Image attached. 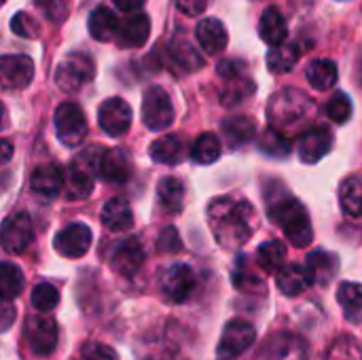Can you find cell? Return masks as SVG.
<instances>
[{
    "label": "cell",
    "mask_w": 362,
    "mask_h": 360,
    "mask_svg": "<svg viewBox=\"0 0 362 360\" xmlns=\"http://www.w3.org/2000/svg\"><path fill=\"white\" fill-rule=\"evenodd\" d=\"M93 76H95V62L89 53L83 51L68 53L55 70V83L66 93L81 91L85 85L93 81Z\"/></svg>",
    "instance_id": "cell-5"
},
{
    "label": "cell",
    "mask_w": 362,
    "mask_h": 360,
    "mask_svg": "<svg viewBox=\"0 0 362 360\" xmlns=\"http://www.w3.org/2000/svg\"><path fill=\"white\" fill-rule=\"evenodd\" d=\"M119 23L121 19L108 6H95L89 15V34L100 42H108L117 38Z\"/></svg>",
    "instance_id": "cell-26"
},
{
    "label": "cell",
    "mask_w": 362,
    "mask_h": 360,
    "mask_svg": "<svg viewBox=\"0 0 362 360\" xmlns=\"http://www.w3.org/2000/svg\"><path fill=\"white\" fill-rule=\"evenodd\" d=\"M64 187V172L57 163H42L32 174V191L45 199H55Z\"/></svg>",
    "instance_id": "cell-20"
},
{
    "label": "cell",
    "mask_w": 362,
    "mask_h": 360,
    "mask_svg": "<svg viewBox=\"0 0 362 360\" xmlns=\"http://www.w3.org/2000/svg\"><path fill=\"white\" fill-rule=\"evenodd\" d=\"M23 335H25L30 350L38 356L53 354V350L57 348V339H59L57 323L51 316H30L25 320Z\"/></svg>",
    "instance_id": "cell-10"
},
{
    "label": "cell",
    "mask_w": 362,
    "mask_h": 360,
    "mask_svg": "<svg viewBox=\"0 0 362 360\" xmlns=\"http://www.w3.org/2000/svg\"><path fill=\"white\" fill-rule=\"evenodd\" d=\"M337 301L346 316H356L362 312V284L358 282H341L337 289Z\"/></svg>",
    "instance_id": "cell-38"
},
{
    "label": "cell",
    "mask_w": 362,
    "mask_h": 360,
    "mask_svg": "<svg viewBox=\"0 0 362 360\" xmlns=\"http://www.w3.org/2000/svg\"><path fill=\"white\" fill-rule=\"evenodd\" d=\"M259 36L269 47H276V45H282L288 40V25H286V19L282 17L280 8L269 6L263 11V15L259 19Z\"/></svg>",
    "instance_id": "cell-24"
},
{
    "label": "cell",
    "mask_w": 362,
    "mask_h": 360,
    "mask_svg": "<svg viewBox=\"0 0 362 360\" xmlns=\"http://www.w3.org/2000/svg\"><path fill=\"white\" fill-rule=\"evenodd\" d=\"M278 289L286 295V297H297L301 293H305L312 284H314V278L310 274V269L305 265H297V263H291V265H282L278 269Z\"/></svg>",
    "instance_id": "cell-22"
},
{
    "label": "cell",
    "mask_w": 362,
    "mask_h": 360,
    "mask_svg": "<svg viewBox=\"0 0 362 360\" xmlns=\"http://www.w3.org/2000/svg\"><path fill=\"white\" fill-rule=\"evenodd\" d=\"M144 2L146 0H112V4L119 11H123V13H136V11H140L144 6Z\"/></svg>",
    "instance_id": "cell-51"
},
{
    "label": "cell",
    "mask_w": 362,
    "mask_h": 360,
    "mask_svg": "<svg viewBox=\"0 0 362 360\" xmlns=\"http://www.w3.org/2000/svg\"><path fill=\"white\" fill-rule=\"evenodd\" d=\"M339 204L348 216H362V176H350L339 187Z\"/></svg>",
    "instance_id": "cell-33"
},
{
    "label": "cell",
    "mask_w": 362,
    "mask_h": 360,
    "mask_svg": "<svg viewBox=\"0 0 362 360\" xmlns=\"http://www.w3.org/2000/svg\"><path fill=\"white\" fill-rule=\"evenodd\" d=\"M176 6L185 15L195 17V15H202L204 13V8L208 6V0H176Z\"/></svg>",
    "instance_id": "cell-49"
},
{
    "label": "cell",
    "mask_w": 362,
    "mask_h": 360,
    "mask_svg": "<svg viewBox=\"0 0 362 360\" xmlns=\"http://www.w3.org/2000/svg\"><path fill=\"white\" fill-rule=\"evenodd\" d=\"M191 157L199 166H210V163L218 161V157H221V140L216 138V134H212V132L202 134L193 144Z\"/></svg>",
    "instance_id": "cell-36"
},
{
    "label": "cell",
    "mask_w": 362,
    "mask_h": 360,
    "mask_svg": "<svg viewBox=\"0 0 362 360\" xmlns=\"http://www.w3.org/2000/svg\"><path fill=\"white\" fill-rule=\"evenodd\" d=\"M36 6L42 11L45 19H49L53 23H62L68 15L66 0H36Z\"/></svg>",
    "instance_id": "cell-45"
},
{
    "label": "cell",
    "mask_w": 362,
    "mask_h": 360,
    "mask_svg": "<svg viewBox=\"0 0 362 360\" xmlns=\"http://www.w3.org/2000/svg\"><path fill=\"white\" fill-rule=\"evenodd\" d=\"M265 360H308L310 346L297 333H276L265 344Z\"/></svg>",
    "instance_id": "cell-14"
},
{
    "label": "cell",
    "mask_w": 362,
    "mask_h": 360,
    "mask_svg": "<svg viewBox=\"0 0 362 360\" xmlns=\"http://www.w3.org/2000/svg\"><path fill=\"white\" fill-rule=\"evenodd\" d=\"M195 36L199 47L208 53V55H216L227 47V28L223 25V21L214 19V17H206L197 23L195 28Z\"/></svg>",
    "instance_id": "cell-21"
},
{
    "label": "cell",
    "mask_w": 362,
    "mask_h": 360,
    "mask_svg": "<svg viewBox=\"0 0 362 360\" xmlns=\"http://www.w3.org/2000/svg\"><path fill=\"white\" fill-rule=\"evenodd\" d=\"M4 2H6V0H0V6H2V4H4Z\"/></svg>",
    "instance_id": "cell-54"
},
{
    "label": "cell",
    "mask_w": 362,
    "mask_h": 360,
    "mask_svg": "<svg viewBox=\"0 0 362 360\" xmlns=\"http://www.w3.org/2000/svg\"><path fill=\"white\" fill-rule=\"evenodd\" d=\"M34 240V227L25 212L8 214L0 225V246L8 255H21Z\"/></svg>",
    "instance_id": "cell-8"
},
{
    "label": "cell",
    "mask_w": 362,
    "mask_h": 360,
    "mask_svg": "<svg viewBox=\"0 0 362 360\" xmlns=\"http://www.w3.org/2000/svg\"><path fill=\"white\" fill-rule=\"evenodd\" d=\"M244 70H246V64L240 62V59H223V62L216 66V72H218L223 79L240 76V74H244Z\"/></svg>",
    "instance_id": "cell-48"
},
{
    "label": "cell",
    "mask_w": 362,
    "mask_h": 360,
    "mask_svg": "<svg viewBox=\"0 0 362 360\" xmlns=\"http://www.w3.org/2000/svg\"><path fill=\"white\" fill-rule=\"evenodd\" d=\"M225 81H227V87L221 93V102L225 106H238L240 102H244L255 91V83L250 79H246V74L225 79Z\"/></svg>",
    "instance_id": "cell-37"
},
{
    "label": "cell",
    "mask_w": 362,
    "mask_h": 360,
    "mask_svg": "<svg viewBox=\"0 0 362 360\" xmlns=\"http://www.w3.org/2000/svg\"><path fill=\"white\" fill-rule=\"evenodd\" d=\"M151 159L163 166H176L185 159V144L178 136H163L148 149Z\"/></svg>",
    "instance_id": "cell-29"
},
{
    "label": "cell",
    "mask_w": 362,
    "mask_h": 360,
    "mask_svg": "<svg viewBox=\"0 0 362 360\" xmlns=\"http://www.w3.org/2000/svg\"><path fill=\"white\" fill-rule=\"evenodd\" d=\"M132 108L125 100L121 98H108L102 102L100 110H98V123L102 127V132H106L108 136H123L127 134V129L132 127Z\"/></svg>",
    "instance_id": "cell-12"
},
{
    "label": "cell",
    "mask_w": 362,
    "mask_h": 360,
    "mask_svg": "<svg viewBox=\"0 0 362 360\" xmlns=\"http://www.w3.org/2000/svg\"><path fill=\"white\" fill-rule=\"evenodd\" d=\"M157 248L161 252H178L182 250V242H180V236L174 227H165L161 233H159V240H157Z\"/></svg>",
    "instance_id": "cell-46"
},
{
    "label": "cell",
    "mask_w": 362,
    "mask_h": 360,
    "mask_svg": "<svg viewBox=\"0 0 362 360\" xmlns=\"http://www.w3.org/2000/svg\"><path fill=\"white\" fill-rule=\"evenodd\" d=\"M104 149L89 146L81 155L72 159L66 172V195L68 199H85L93 191V182L100 176V161H102Z\"/></svg>",
    "instance_id": "cell-3"
},
{
    "label": "cell",
    "mask_w": 362,
    "mask_h": 360,
    "mask_svg": "<svg viewBox=\"0 0 362 360\" xmlns=\"http://www.w3.org/2000/svg\"><path fill=\"white\" fill-rule=\"evenodd\" d=\"M81 360H119L117 352L106 344H87L83 348Z\"/></svg>",
    "instance_id": "cell-47"
},
{
    "label": "cell",
    "mask_w": 362,
    "mask_h": 360,
    "mask_svg": "<svg viewBox=\"0 0 362 360\" xmlns=\"http://www.w3.org/2000/svg\"><path fill=\"white\" fill-rule=\"evenodd\" d=\"M142 263H144V248L138 238H127L125 242H121L110 257V267L125 278L138 274Z\"/></svg>",
    "instance_id": "cell-17"
},
{
    "label": "cell",
    "mask_w": 362,
    "mask_h": 360,
    "mask_svg": "<svg viewBox=\"0 0 362 360\" xmlns=\"http://www.w3.org/2000/svg\"><path fill=\"white\" fill-rule=\"evenodd\" d=\"M151 34V19L146 13H136L119 23L117 32V42L123 49H138L146 42Z\"/></svg>",
    "instance_id": "cell-18"
},
{
    "label": "cell",
    "mask_w": 362,
    "mask_h": 360,
    "mask_svg": "<svg viewBox=\"0 0 362 360\" xmlns=\"http://www.w3.org/2000/svg\"><path fill=\"white\" fill-rule=\"evenodd\" d=\"M168 64L178 72V74H187V72H195L204 66V57L195 51V47L189 40L182 38H174L168 45Z\"/></svg>",
    "instance_id": "cell-19"
},
{
    "label": "cell",
    "mask_w": 362,
    "mask_h": 360,
    "mask_svg": "<svg viewBox=\"0 0 362 360\" xmlns=\"http://www.w3.org/2000/svg\"><path fill=\"white\" fill-rule=\"evenodd\" d=\"M53 246L62 257L78 259L91 248V229L85 223H70L55 236Z\"/></svg>",
    "instance_id": "cell-15"
},
{
    "label": "cell",
    "mask_w": 362,
    "mask_h": 360,
    "mask_svg": "<svg viewBox=\"0 0 362 360\" xmlns=\"http://www.w3.org/2000/svg\"><path fill=\"white\" fill-rule=\"evenodd\" d=\"M208 223L223 248H240L257 229V212L244 199L216 197L208 206Z\"/></svg>",
    "instance_id": "cell-1"
},
{
    "label": "cell",
    "mask_w": 362,
    "mask_h": 360,
    "mask_svg": "<svg viewBox=\"0 0 362 360\" xmlns=\"http://www.w3.org/2000/svg\"><path fill=\"white\" fill-rule=\"evenodd\" d=\"M305 79L308 83L318 89V91H329L331 87L337 85L339 72H337V64L333 59H314L305 66Z\"/></svg>",
    "instance_id": "cell-27"
},
{
    "label": "cell",
    "mask_w": 362,
    "mask_h": 360,
    "mask_svg": "<svg viewBox=\"0 0 362 360\" xmlns=\"http://www.w3.org/2000/svg\"><path fill=\"white\" fill-rule=\"evenodd\" d=\"M327 115L331 117V121L344 125V123L352 117V100H350V95L344 93V91H337V93L329 100Z\"/></svg>",
    "instance_id": "cell-41"
},
{
    "label": "cell",
    "mask_w": 362,
    "mask_h": 360,
    "mask_svg": "<svg viewBox=\"0 0 362 360\" xmlns=\"http://www.w3.org/2000/svg\"><path fill=\"white\" fill-rule=\"evenodd\" d=\"M223 134L231 149H240L255 138L257 125L250 117H231L223 121Z\"/></svg>",
    "instance_id": "cell-30"
},
{
    "label": "cell",
    "mask_w": 362,
    "mask_h": 360,
    "mask_svg": "<svg viewBox=\"0 0 362 360\" xmlns=\"http://www.w3.org/2000/svg\"><path fill=\"white\" fill-rule=\"evenodd\" d=\"M157 199H159V206L165 212L178 214L182 210V204H185V185H182V180H178L174 176L161 178L159 185H157Z\"/></svg>",
    "instance_id": "cell-28"
},
{
    "label": "cell",
    "mask_w": 362,
    "mask_h": 360,
    "mask_svg": "<svg viewBox=\"0 0 362 360\" xmlns=\"http://www.w3.org/2000/svg\"><path fill=\"white\" fill-rule=\"evenodd\" d=\"M267 204H269V208H267L269 219L278 227H282L284 236L291 240L293 246L305 248V246L312 244L314 229H312V223H310V214H308L305 206L299 199H295L291 195H282L276 202L269 199Z\"/></svg>",
    "instance_id": "cell-2"
},
{
    "label": "cell",
    "mask_w": 362,
    "mask_h": 360,
    "mask_svg": "<svg viewBox=\"0 0 362 360\" xmlns=\"http://www.w3.org/2000/svg\"><path fill=\"white\" fill-rule=\"evenodd\" d=\"M102 225L108 231H117V233L132 229L134 227V214H132L127 199H123V197L108 199L102 208Z\"/></svg>",
    "instance_id": "cell-25"
},
{
    "label": "cell",
    "mask_w": 362,
    "mask_h": 360,
    "mask_svg": "<svg viewBox=\"0 0 362 360\" xmlns=\"http://www.w3.org/2000/svg\"><path fill=\"white\" fill-rule=\"evenodd\" d=\"M4 115H6V112H4V106H2V102H0V129L4 127Z\"/></svg>",
    "instance_id": "cell-53"
},
{
    "label": "cell",
    "mask_w": 362,
    "mask_h": 360,
    "mask_svg": "<svg viewBox=\"0 0 362 360\" xmlns=\"http://www.w3.org/2000/svg\"><path fill=\"white\" fill-rule=\"evenodd\" d=\"M233 284L238 286V289H242V291H252V289H257V291H265V286H263V282L257 278V276H252L250 274V269H248V261L242 257V259H238V265H235V272H233Z\"/></svg>",
    "instance_id": "cell-43"
},
{
    "label": "cell",
    "mask_w": 362,
    "mask_h": 360,
    "mask_svg": "<svg viewBox=\"0 0 362 360\" xmlns=\"http://www.w3.org/2000/svg\"><path fill=\"white\" fill-rule=\"evenodd\" d=\"M329 360H362L361 344L350 335L339 337L329 350Z\"/></svg>",
    "instance_id": "cell-40"
},
{
    "label": "cell",
    "mask_w": 362,
    "mask_h": 360,
    "mask_svg": "<svg viewBox=\"0 0 362 360\" xmlns=\"http://www.w3.org/2000/svg\"><path fill=\"white\" fill-rule=\"evenodd\" d=\"M195 289V274L185 263L170 265L161 276V293L172 303H185Z\"/></svg>",
    "instance_id": "cell-11"
},
{
    "label": "cell",
    "mask_w": 362,
    "mask_h": 360,
    "mask_svg": "<svg viewBox=\"0 0 362 360\" xmlns=\"http://www.w3.org/2000/svg\"><path fill=\"white\" fill-rule=\"evenodd\" d=\"M11 30H13L17 36H21V38H38V34H40L38 23H36V21L32 19V15L25 13V11H19V13L13 15V19H11Z\"/></svg>",
    "instance_id": "cell-44"
},
{
    "label": "cell",
    "mask_w": 362,
    "mask_h": 360,
    "mask_svg": "<svg viewBox=\"0 0 362 360\" xmlns=\"http://www.w3.org/2000/svg\"><path fill=\"white\" fill-rule=\"evenodd\" d=\"M299 62V47L297 42H282L269 49L267 53V68L274 74H284L291 72L295 68V64Z\"/></svg>",
    "instance_id": "cell-31"
},
{
    "label": "cell",
    "mask_w": 362,
    "mask_h": 360,
    "mask_svg": "<svg viewBox=\"0 0 362 360\" xmlns=\"http://www.w3.org/2000/svg\"><path fill=\"white\" fill-rule=\"evenodd\" d=\"M13 320H15V308L8 301L0 299V333L6 331L13 325Z\"/></svg>",
    "instance_id": "cell-50"
},
{
    "label": "cell",
    "mask_w": 362,
    "mask_h": 360,
    "mask_svg": "<svg viewBox=\"0 0 362 360\" xmlns=\"http://www.w3.org/2000/svg\"><path fill=\"white\" fill-rule=\"evenodd\" d=\"M11 157H13V144L8 140H0V166L11 161Z\"/></svg>",
    "instance_id": "cell-52"
},
{
    "label": "cell",
    "mask_w": 362,
    "mask_h": 360,
    "mask_svg": "<svg viewBox=\"0 0 362 360\" xmlns=\"http://www.w3.org/2000/svg\"><path fill=\"white\" fill-rule=\"evenodd\" d=\"M337 257L327 252V250H314L308 255V261H305V267L310 269L314 282L318 284H327L335 274H337Z\"/></svg>",
    "instance_id": "cell-32"
},
{
    "label": "cell",
    "mask_w": 362,
    "mask_h": 360,
    "mask_svg": "<svg viewBox=\"0 0 362 360\" xmlns=\"http://www.w3.org/2000/svg\"><path fill=\"white\" fill-rule=\"evenodd\" d=\"M53 123H55L57 138L66 146H76L87 136V119H85V112L81 110L78 104H72V102L59 104L55 108Z\"/></svg>",
    "instance_id": "cell-7"
},
{
    "label": "cell",
    "mask_w": 362,
    "mask_h": 360,
    "mask_svg": "<svg viewBox=\"0 0 362 360\" xmlns=\"http://www.w3.org/2000/svg\"><path fill=\"white\" fill-rule=\"evenodd\" d=\"M257 339V331L246 320H231L218 342L216 360H235L242 356Z\"/></svg>",
    "instance_id": "cell-9"
},
{
    "label": "cell",
    "mask_w": 362,
    "mask_h": 360,
    "mask_svg": "<svg viewBox=\"0 0 362 360\" xmlns=\"http://www.w3.org/2000/svg\"><path fill=\"white\" fill-rule=\"evenodd\" d=\"M23 291V272L13 263H0V299L13 301Z\"/></svg>",
    "instance_id": "cell-35"
},
{
    "label": "cell",
    "mask_w": 362,
    "mask_h": 360,
    "mask_svg": "<svg viewBox=\"0 0 362 360\" xmlns=\"http://www.w3.org/2000/svg\"><path fill=\"white\" fill-rule=\"evenodd\" d=\"M34 79V62L28 55H2L0 57V85L17 91L25 89Z\"/></svg>",
    "instance_id": "cell-13"
},
{
    "label": "cell",
    "mask_w": 362,
    "mask_h": 360,
    "mask_svg": "<svg viewBox=\"0 0 362 360\" xmlns=\"http://www.w3.org/2000/svg\"><path fill=\"white\" fill-rule=\"evenodd\" d=\"M286 261V246L280 242V240H269V242H263L259 248H257V263L263 272L267 274H274L278 272Z\"/></svg>",
    "instance_id": "cell-34"
},
{
    "label": "cell",
    "mask_w": 362,
    "mask_h": 360,
    "mask_svg": "<svg viewBox=\"0 0 362 360\" xmlns=\"http://www.w3.org/2000/svg\"><path fill=\"white\" fill-rule=\"evenodd\" d=\"M100 176L106 182L123 185L132 176V161H129L127 153L121 149L104 151L102 161H100Z\"/></svg>",
    "instance_id": "cell-23"
},
{
    "label": "cell",
    "mask_w": 362,
    "mask_h": 360,
    "mask_svg": "<svg viewBox=\"0 0 362 360\" xmlns=\"http://www.w3.org/2000/svg\"><path fill=\"white\" fill-rule=\"evenodd\" d=\"M310 108H312V100L303 91L286 87L272 95L267 104V117L272 121V127L295 125L310 112Z\"/></svg>",
    "instance_id": "cell-4"
},
{
    "label": "cell",
    "mask_w": 362,
    "mask_h": 360,
    "mask_svg": "<svg viewBox=\"0 0 362 360\" xmlns=\"http://www.w3.org/2000/svg\"><path fill=\"white\" fill-rule=\"evenodd\" d=\"M333 146V134L325 125H316L301 134L297 144V155L303 163H318Z\"/></svg>",
    "instance_id": "cell-16"
},
{
    "label": "cell",
    "mask_w": 362,
    "mask_h": 360,
    "mask_svg": "<svg viewBox=\"0 0 362 360\" xmlns=\"http://www.w3.org/2000/svg\"><path fill=\"white\" fill-rule=\"evenodd\" d=\"M57 303H59V291L53 284L40 282V284L34 286V291H32V306H34V310H38L40 314H47V312L55 310Z\"/></svg>",
    "instance_id": "cell-39"
},
{
    "label": "cell",
    "mask_w": 362,
    "mask_h": 360,
    "mask_svg": "<svg viewBox=\"0 0 362 360\" xmlns=\"http://www.w3.org/2000/svg\"><path fill=\"white\" fill-rule=\"evenodd\" d=\"M259 149L272 157H284L288 153V142H286V138L280 136V132H276V127H269L265 132V136L261 138Z\"/></svg>",
    "instance_id": "cell-42"
},
{
    "label": "cell",
    "mask_w": 362,
    "mask_h": 360,
    "mask_svg": "<svg viewBox=\"0 0 362 360\" xmlns=\"http://www.w3.org/2000/svg\"><path fill=\"white\" fill-rule=\"evenodd\" d=\"M142 121L148 129L161 132L174 123V106L168 91L159 85H153L144 91L142 98Z\"/></svg>",
    "instance_id": "cell-6"
}]
</instances>
